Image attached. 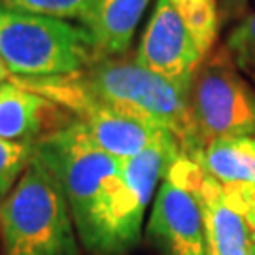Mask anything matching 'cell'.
Wrapping results in <instances>:
<instances>
[{"label":"cell","instance_id":"6da1fadb","mask_svg":"<svg viewBox=\"0 0 255 255\" xmlns=\"http://www.w3.org/2000/svg\"><path fill=\"white\" fill-rule=\"evenodd\" d=\"M180 153L170 136L119 161L95 146L76 119L34 142V155L57 178L78 238L93 255H125L140 242L147 204Z\"/></svg>","mask_w":255,"mask_h":255},{"label":"cell","instance_id":"7a4b0ae2","mask_svg":"<svg viewBox=\"0 0 255 255\" xmlns=\"http://www.w3.org/2000/svg\"><path fill=\"white\" fill-rule=\"evenodd\" d=\"M72 76L89 99L166 128L191 159L201 153L191 114V89L147 70L136 59L121 57L97 59Z\"/></svg>","mask_w":255,"mask_h":255},{"label":"cell","instance_id":"3957f363","mask_svg":"<svg viewBox=\"0 0 255 255\" xmlns=\"http://www.w3.org/2000/svg\"><path fill=\"white\" fill-rule=\"evenodd\" d=\"M0 237L4 255H82L66 197L36 155L0 204Z\"/></svg>","mask_w":255,"mask_h":255},{"label":"cell","instance_id":"277c9868","mask_svg":"<svg viewBox=\"0 0 255 255\" xmlns=\"http://www.w3.org/2000/svg\"><path fill=\"white\" fill-rule=\"evenodd\" d=\"M0 57L15 78L68 76L99 59L87 27L4 6H0Z\"/></svg>","mask_w":255,"mask_h":255},{"label":"cell","instance_id":"5b68a950","mask_svg":"<svg viewBox=\"0 0 255 255\" xmlns=\"http://www.w3.org/2000/svg\"><path fill=\"white\" fill-rule=\"evenodd\" d=\"M189 99L201 151L218 138L255 136V91L227 49L201 64Z\"/></svg>","mask_w":255,"mask_h":255},{"label":"cell","instance_id":"8992f818","mask_svg":"<svg viewBox=\"0 0 255 255\" xmlns=\"http://www.w3.org/2000/svg\"><path fill=\"white\" fill-rule=\"evenodd\" d=\"M134 59L144 68L187 89L204 63V55L170 0L155 2Z\"/></svg>","mask_w":255,"mask_h":255},{"label":"cell","instance_id":"52a82bcc","mask_svg":"<svg viewBox=\"0 0 255 255\" xmlns=\"http://www.w3.org/2000/svg\"><path fill=\"white\" fill-rule=\"evenodd\" d=\"M147 235L163 255H206L202 210L195 189L164 174L153 199Z\"/></svg>","mask_w":255,"mask_h":255},{"label":"cell","instance_id":"ba28073f","mask_svg":"<svg viewBox=\"0 0 255 255\" xmlns=\"http://www.w3.org/2000/svg\"><path fill=\"white\" fill-rule=\"evenodd\" d=\"M195 161L221 185L227 201L242 216L255 210V136L212 140Z\"/></svg>","mask_w":255,"mask_h":255},{"label":"cell","instance_id":"9c48e42d","mask_svg":"<svg viewBox=\"0 0 255 255\" xmlns=\"http://www.w3.org/2000/svg\"><path fill=\"white\" fill-rule=\"evenodd\" d=\"M70 114L17 83H0V138L15 142H36L47 132L70 125Z\"/></svg>","mask_w":255,"mask_h":255},{"label":"cell","instance_id":"30bf717a","mask_svg":"<svg viewBox=\"0 0 255 255\" xmlns=\"http://www.w3.org/2000/svg\"><path fill=\"white\" fill-rule=\"evenodd\" d=\"M195 193L202 210L206 255H246L255 252V235L250 223L227 201L216 180L204 172Z\"/></svg>","mask_w":255,"mask_h":255},{"label":"cell","instance_id":"8fae6325","mask_svg":"<svg viewBox=\"0 0 255 255\" xmlns=\"http://www.w3.org/2000/svg\"><path fill=\"white\" fill-rule=\"evenodd\" d=\"M151 0H99L91 19L83 27L89 28L99 59H110L127 53Z\"/></svg>","mask_w":255,"mask_h":255},{"label":"cell","instance_id":"7c38bea8","mask_svg":"<svg viewBox=\"0 0 255 255\" xmlns=\"http://www.w3.org/2000/svg\"><path fill=\"white\" fill-rule=\"evenodd\" d=\"M193 34L202 55L212 51L219 32V6L218 0H170Z\"/></svg>","mask_w":255,"mask_h":255},{"label":"cell","instance_id":"4fadbf2b","mask_svg":"<svg viewBox=\"0 0 255 255\" xmlns=\"http://www.w3.org/2000/svg\"><path fill=\"white\" fill-rule=\"evenodd\" d=\"M99 0H0V6L28 13H38L61 21H80L87 25Z\"/></svg>","mask_w":255,"mask_h":255},{"label":"cell","instance_id":"5bb4252c","mask_svg":"<svg viewBox=\"0 0 255 255\" xmlns=\"http://www.w3.org/2000/svg\"><path fill=\"white\" fill-rule=\"evenodd\" d=\"M34 157V142L0 138V204L6 201Z\"/></svg>","mask_w":255,"mask_h":255},{"label":"cell","instance_id":"9a60e30c","mask_svg":"<svg viewBox=\"0 0 255 255\" xmlns=\"http://www.w3.org/2000/svg\"><path fill=\"white\" fill-rule=\"evenodd\" d=\"M227 51L238 70L255 82V13L246 15L231 30L227 38Z\"/></svg>","mask_w":255,"mask_h":255},{"label":"cell","instance_id":"2e32d148","mask_svg":"<svg viewBox=\"0 0 255 255\" xmlns=\"http://www.w3.org/2000/svg\"><path fill=\"white\" fill-rule=\"evenodd\" d=\"M221 19H238L244 15L248 0H218Z\"/></svg>","mask_w":255,"mask_h":255},{"label":"cell","instance_id":"e0dca14e","mask_svg":"<svg viewBox=\"0 0 255 255\" xmlns=\"http://www.w3.org/2000/svg\"><path fill=\"white\" fill-rule=\"evenodd\" d=\"M9 78H11V72L8 70V66H6V63H4V59L0 57V83L8 82Z\"/></svg>","mask_w":255,"mask_h":255},{"label":"cell","instance_id":"ac0fdd59","mask_svg":"<svg viewBox=\"0 0 255 255\" xmlns=\"http://www.w3.org/2000/svg\"><path fill=\"white\" fill-rule=\"evenodd\" d=\"M244 218H246V221L250 223V227H252V231H254V235H255V210L248 212Z\"/></svg>","mask_w":255,"mask_h":255}]
</instances>
